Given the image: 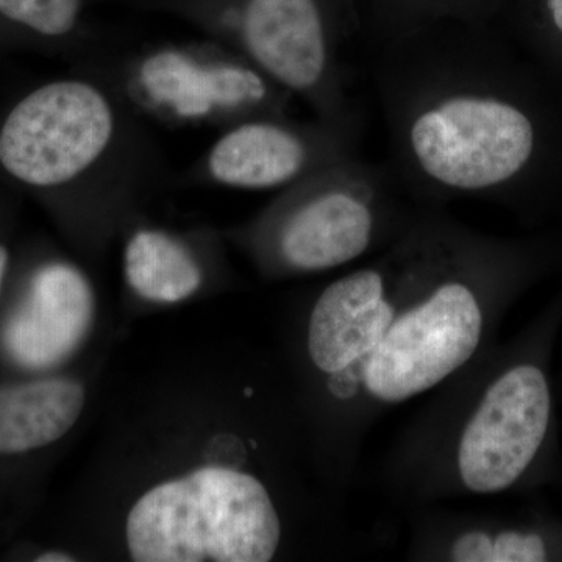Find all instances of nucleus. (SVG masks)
<instances>
[{
	"mask_svg": "<svg viewBox=\"0 0 562 562\" xmlns=\"http://www.w3.org/2000/svg\"><path fill=\"white\" fill-rule=\"evenodd\" d=\"M138 116L173 128H224L288 114L292 95L217 41L162 44L127 58L111 81Z\"/></svg>",
	"mask_w": 562,
	"mask_h": 562,
	"instance_id": "obj_8",
	"label": "nucleus"
},
{
	"mask_svg": "<svg viewBox=\"0 0 562 562\" xmlns=\"http://www.w3.org/2000/svg\"><path fill=\"white\" fill-rule=\"evenodd\" d=\"M92 312L94 294L87 276L70 262H44L32 273L10 327V349L27 364L58 361L83 338Z\"/></svg>",
	"mask_w": 562,
	"mask_h": 562,
	"instance_id": "obj_10",
	"label": "nucleus"
},
{
	"mask_svg": "<svg viewBox=\"0 0 562 562\" xmlns=\"http://www.w3.org/2000/svg\"><path fill=\"white\" fill-rule=\"evenodd\" d=\"M87 392L68 379L0 387V454L35 452L60 441L80 419Z\"/></svg>",
	"mask_w": 562,
	"mask_h": 562,
	"instance_id": "obj_11",
	"label": "nucleus"
},
{
	"mask_svg": "<svg viewBox=\"0 0 562 562\" xmlns=\"http://www.w3.org/2000/svg\"><path fill=\"white\" fill-rule=\"evenodd\" d=\"M81 0H0V14L44 38H66L79 24Z\"/></svg>",
	"mask_w": 562,
	"mask_h": 562,
	"instance_id": "obj_13",
	"label": "nucleus"
},
{
	"mask_svg": "<svg viewBox=\"0 0 562 562\" xmlns=\"http://www.w3.org/2000/svg\"><path fill=\"white\" fill-rule=\"evenodd\" d=\"M416 206L384 162L357 154L277 192L233 239L271 279L316 276L384 249Z\"/></svg>",
	"mask_w": 562,
	"mask_h": 562,
	"instance_id": "obj_6",
	"label": "nucleus"
},
{
	"mask_svg": "<svg viewBox=\"0 0 562 562\" xmlns=\"http://www.w3.org/2000/svg\"><path fill=\"white\" fill-rule=\"evenodd\" d=\"M10 254L3 244H0V291H2L3 280H5L7 269H9Z\"/></svg>",
	"mask_w": 562,
	"mask_h": 562,
	"instance_id": "obj_16",
	"label": "nucleus"
},
{
	"mask_svg": "<svg viewBox=\"0 0 562 562\" xmlns=\"http://www.w3.org/2000/svg\"><path fill=\"white\" fill-rule=\"evenodd\" d=\"M372 81L387 158L414 203L562 209V70L480 27L384 41Z\"/></svg>",
	"mask_w": 562,
	"mask_h": 562,
	"instance_id": "obj_2",
	"label": "nucleus"
},
{
	"mask_svg": "<svg viewBox=\"0 0 562 562\" xmlns=\"http://www.w3.org/2000/svg\"><path fill=\"white\" fill-rule=\"evenodd\" d=\"M194 14L214 41L302 99L314 117L361 138L341 33L324 0H217Z\"/></svg>",
	"mask_w": 562,
	"mask_h": 562,
	"instance_id": "obj_7",
	"label": "nucleus"
},
{
	"mask_svg": "<svg viewBox=\"0 0 562 562\" xmlns=\"http://www.w3.org/2000/svg\"><path fill=\"white\" fill-rule=\"evenodd\" d=\"M538 16L513 38L536 58L562 70V0H532Z\"/></svg>",
	"mask_w": 562,
	"mask_h": 562,
	"instance_id": "obj_14",
	"label": "nucleus"
},
{
	"mask_svg": "<svg viewBox=\"0 0 562 562\" xmlns=\"http://www.w3.org/2000/svg\"><path fill=\"white\" fill-rule=\"evenodd\" d=\"M136 116L111 81H50L3 121L0 166L25 187L68 195L83 222L113 220L149 177L151 151Z\"/></svg>",
	"mask_w": 562,
	"mask_h": 562,
	"instance_id": "obj_5",
	"label": "nucleus"
},
{
	"mask_svg": "<svg viewBox=\"0 0 562 562\" xmlns=\"http://www.w3.org/2000/svg\"><path fill=\"white\" fill-rule=\"evenodd\" d=\"M124 276L144 301L171 305L199 292L206 271L191 239L162 228L139 227L125 244Z\"/></svg>",
	"mask_w": 562,
	"mask_h": 562,
	"instance_id": "obj_12",
	"label": "nucleus"
},
{
	"mask_svg": "<svg viewBox=\"0 0 562 562\" xmlns=\"http://www.w3.org/2000/svg\"><path fill=\"white\" fill-rule=\"evenodd\" d=\"M35 561L38 562H72L76 561V558L69 553L63 552H44L38 554V558H35Z\"/></svg>",
	"mask_w": 562,
	"mask_h": 562,
	"instance_id": "obj_15",
	"label": "nucleus"
},
{
	"mask_svg": "<svg viewBox=\"0 0 562 562\" xmlns=\"http://www.w3.org/2000/svg\"><path fill=\"white\" fill-rule=\"evenodd\" d=\"M360 136L327 122L260 116L221 132L192 168V179L241 191H281L358 154Z\"/></svg>",
	"mask_w": 562,
	"mask_h": 562,
	"instance_id": "obj_9",
	"label": "nucleus"
},
{
	"mask_svg": "<svg viewBox=\"0 0 562 562\" xmlns=\"http://www.w3.org/2000/svg\"><path fill=\"white\" fill-rule=\"evenodd\" d=\"M552 408L539 362L486 347L432 391L392 441L376 491L409 513L513 490L546 446Z\"/></svg>",
	"mask_w": 562,
	"mask_h": 562,
	"instance_id": "obj_3",
	"label": "nucleus"
},
{
	"mask_svg": "<svg viewBox=\"0 0 562 562\" xmlns=\"http://www.w3.org/2000/svg\"><path fill=\"white\" fill-rule=\"evenodd\" d=\"M538 246L417 203L405 231L322 284L292 328L295 401L321 482L346 506L372 428L449 382L486 347Z\"/></svg>",
	"mask_w": 562,
	"mask_h": 562,
	"instance_id": "obj_1",
	"label": "nucleus"
},
{
	"mask_svg": "<svg viewBox=\"0 0 562 562\" xmlns=\"http://www.w3.org/2000/svg\"><path fill=\"white\" fill-rule=\"evenodd\" d=\"M308 528L333 554L360 553L344 508L301 476L232 461L155 484L125 522L136 562H269Z\"/></svg>",
	"mask_w": 562,
	"mask_h": 562,
	"instance_id": "obj_4",
	"label": "nucleus"
}]
</instances>
